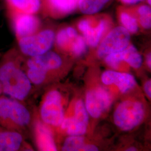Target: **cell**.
<instances>
[{"label":"cell","mask_w":151,"mask_h":151,"mask_svg":"<svg viewBox=\"0 0 151 151\" xmlns=\"http://www.w3.org/2000/svg\"><path fill=\"white\" fill-rule=\"evenodd\" d=\"M10 16L17 40L32 35L39 29L40 21L34 14L18 13L10 15Z\"/></svg>","instance_id":"obj_9"},{"label":"cell","mask_w":151,"mask_h":151,"mask_svg":"<svg viewBox=\"0 0 151 151\" xmlns=\"http://www.w3.org/2000/svg\"><path fill=\"white\" fill-rule=\"evenodd\" d=\"M145 116L142 104L129 100L120 103L114 114L115 124L121 129L128 131L140 124Z\"/></svg>","instance_id":"obj_4"},{"label":"cell","mask_w":151,"mask_h":151,"mask_svg":"<svg viewBox=\"0 0 151 151\" xmlns=\"http://www.w3.org/2000/svg\"><path fill=\"white\" fill-rule=\"evenodd\" d=\"M78 34L75 29L68 27L60 30L56 36V42L58 47L64 48L73 42L77 36Z\"/></svg>","instance_id":"obj_19"},{"label":"cell","mask_w":151,"mask_h":151,"mask_svg":"<svg viewBox=\"0 0 151 151\" xmlns=\"http://www.w3.org/2000/svg\"><path fill=\"white\" fill-rule=\"evenodd\" d=\"M141 25L147 29L151 27V10L148 6H142L138 10Z\"/></svg>","instance_id":"obj_22"},{"label":"cell","mask_w":151,"mask_h":151,"mask_svg":"<svg viewBox=\"0 0 151 151\" xmlns=\"http://www.w3.org/2000/svg\"><path fill=\"white\" fill-rule=\"evenodd\" d=\"M10 15L18 13L34 14L41 6V0H5Z\"/></svg>","instance_id":"obj_14"},{"label":"cell","mask_w":151,"mask_h":151,"mask_svg":"<svg viewBox=\"0 0 151 151\" xmlns=\"http://www.w3.org/2000/svg\"><path fill=\"white\" fill-rule=\"evenodd\" d=\"M31 114L22 101L0 95V126L22 133L31 122Z\"/></svg>","instance_id":"obj_2"},{"label":"cell","mask_w":151,"mask_h":151,"mask_svg":"<svg viewBox=\"0 0 151 151\" xmlns=\"http://www.w3.org/2000/svg\"><path fill=\"white\" fill-rule=\"evenodd\" d=\"M0 10H1V8H0Z\"/></svg>","instance_id":"obj_32"},{"label":"cell","mask_w":151,"mask_h":151,"mask_svg":"<svg viewBox=\"0 0 151 151\" xmlns=\"http://www.w3.org/2000/svg\"><path fill=\"white\" fill-rule=\"evenodd\" d=\"M148 3H149V4H150V5H151V0H148Z\"/></svg>","instance_id":"obj_30"},{"label":"cell","mask_w":151,"mask_h":151,"mask_svg":"<svg viewBox=\"0 0 151 151\" xmlns=\"http://www.w3.org/2000/svg\"><path fill=\"white\" fill-rule=\"evenodd\" d=\"M62 63V61L58 54L48 51L41 55L29 57L25 65L26 67H35L43 70L48 75L49 72L60 68Z\"/></svg>","instance_id":"obj_10"},{"label":"cell","mask_w":151,"mask_h":151,"mask_svg":"<svg viewBox=\"0 0 151 151\" xmlns=\"http://www.w3.org/2000/svg\"><path fill=\"white\" fill-rule=\"evenodd\" d=\"M40 115L44 124L58 127L64 120L62 96L57 90L49 91L44 99L40 109Z\"/></svg>","instance_id":"obj_5"},{"label":"cell","mask_w":151,"mask_h":151,"mask_svg":"<svg viewBox=\"0 0 151 151\" xmlns=\"http://www.w3.org/2000/svg\"><path fill=\"white\" fill-rule=\"evenodd\" d=\"M84 146V139L77 135H71L67 138L62 148L63 151H77L81 150Z\"/></svg>","instance_id":"obj_20"},{"label":"cell","mask_w":151,"mask_h":151,"mask_svg":"<svg viewBox=\"0 0 151 151\" xmlns=\"http://www.w3.org/2000/svg\"><path fill=\"white\" fill-rule=\"evenodd\" d=\"M101 80L103 83L107 85L114 83L122 93L129 91L136 84L135 78L132 75L113 70L105 72L102 75Z\"/></svg>","instance_id":"obj_11"},{"label":"cell","mask_w":151,"mask_h":151,"mask_svg":"<svg viewBox=\"0 0 151 151\" xmlns=\"http://www.w3.org/2000/svg\"><path fill=\"white\" fill-rule=\"evenodd\" d=\"M1 57H2V55H1V53H0V59H1Z\"/></svg>","instance_id":"obj_31"},{"label":"cell","mask_w":151,"mask_h":151,"mask_svg":"<svg viewBox=\"0 0 151 151\" xmlns=\"http://www.w3.org/2000/svg\"><path fill=\"white\" fill-rule=\"evenodd\" d=\"M110 0H80V11L86 15H92L101 11Z\"/></svg>","instance_id":"obj_16"},{"label":"cell","mask_w":151,"mask_h":151,"mask_svg":"<svg viewBox=\"0 0 151 151\" xmlns=\"http://www.w3.org/2000/svg\"><path fill=\"white\" fill-rule=\"evenodd\" d=\"M2 94V87L0 84V95H1Z\"/></svg>","instance_id":"obj_29"},{"label":"cell","mask_w":151,"mask_h":151,"mask_svg":"<svg viewBox=\"0 0 151 151\" xmlns=\"http://www.w3.org/2000/svg\"><path fill=\"white\" fill-rule=\"evenodd\" d=\"M127 151H137V149L134 148V147H130L129 148L127 149Z\"/></svg>","instance_id":"obj_28"},{"label":"cell","mask_w":151,"mask_h":151,"mask_svg":"<svg viewBox=\"0 0 151 151\" xmlns=\"http://www.w3.org/2000/svg\"><path fill=\"white\" fill-rule=\"evenodd\" d=\"M72 52L73 54L80 56L84 54L87 50V43L85 38L78 35L72 43Z\"/></svg>","instance_id":"obj_23"},{"label":"cell","mask_w":151,"mask_h":151,"mask_svg":"<svg viewBox=\"0 0 151 151\" xmlns=\"http://www.w3.org/2000/svg\"><path fill=\"white\" fill-rule=\"evenodd\" d=\"M80 0H48L51 8L60 14H69L78 5Z\"/></svg>","instance_id":"obj_18"},{"label":"cell","mask_w":151,"mask_h":151,"mask_svg":"<svg viewBox=\"0 0 151 151\" xmlns=\"http://www.w3.org/2000/svg\"><path fill=\"white\" fill-rule=\"evenodd\" d=\"M122 24L129 32L135 33L138 32V26L135 18L126 12H123L120 16Z\"/></svg>","instance_id":"obj_21"},{"label":"cell","mask_w":151,"mask_h":151,"mask_svg":"<svg viewBox=\"0 0 151 151\" xmlns=\"http://www.w3.org/2000/svg\"><path fill=\"white\" fill-rule=\"evenodd\" d=\"M146 62H147V64L148 65V66L151 68V55L150 53L147 55V58H146Z\"/></svg>","instance_id":"obj_27"},{"label":"cell","mask_w":151,"mask_h":151,"mask_svg":"<svg viewBox=\"0 0 151 151\" xmlns=\"http://www.w3.org/2000/svg\"><path fill=\"white\" fill-rule=\"evenodd\" d=\"M151 80L146 82L145 86H144V89L145 91L146 92V94L148 96V97L151 98Z\"/></svg>","instance_id":"obj_24"},{"label":"cell","mask_w":151,"mask_h":151,"mask_svg":"<svg viewBox=\"0 0 151 151\" xmlns=\"http://www.w3.org/2000/svg\"><path fill=\"white\" fill-rule=\"evenodd\" d=\"M20 52L7 51L0 59V84L2 94L23 101L29 96L32 83L22 68Z\"/></svg>","instance_id":"obj_1"},{"label":"cell","mask_w":151,"mask_h":151,"mask_svg":"<svg viewBox=\"0 0 151 151\" xmlns=\"http://www.w3.org/2000/svg\"><path fill=\"white\" fill-rule=\"evenodd\" d=\"M35 131L37 145L40 150H57L52 133L47 127L43 123H39L36 126Z\"/></svg>","instance_id":"obj_15"},{"label":"cell","mask_w":151,"mask_h":151,"mask_svg":"<svg viewBox=\"0 0 151 151\" xmlns=\"http://www.w3.org/2000/svg\"><path fill=\"white\" fill-rule=\"evenodd\" d=\"M82 150L86 151H97L99 150L98 148L96 146H94L93 145H84L83 146Z\"/></svg>","instance_id":"obj_25"},{"label":"cell","mask_w":151,"mask_h":151,"mask_svg":"<svg viewBox=\"0 0 151 151\" xmlns=\"http://www.w3.org/2000/svg\"><path fill=\"white\" fill-rule=\"evenodd\" d=\"M23 145L22 133L0 126V151H20Z\"/></svg>","instance_id":"obj_12"},{"label":"cell","mask_w":151,"mask_h":151,"mask_svg":"<svg viewBox=\"0 0 151 151\" xmlns=\"http://www.w3.org/2000/svg\"><path fill=\"white\" fill-rule=\"evenodd\" d=\"M143 0H122L123 2L126 4H129V5H133L135 4L138 2H139Z\"/></svg>","instance_id":"obj_26"},{"label":"cell","mask_w":151,"mask_h":151,"mask_svg":"<svg viewBox=\"0 0 151 151\" xmlns=\"http://www.w3.org/2000/svg\"><path fill=\"white\" fill-rule=\"evenodd\" d=\"M112 102L111 95L103 87H98L87 92L85 107L93 118H98L108 110Z\"/></svg>","instance_id":"obj_7"},{"label":"cell","mask_w":151,"mask_h":151,"mask_svg":"<svg viewBox=\"0 0 151 151\" xmlns=\"http://www.w3.org/2000/svg\"><path fill=\"white\" fill-rule=\"evenodd\" d=\"M129 32L124 27L114 28L101 43L97 51L100 58L124 50L129 44Z\"/></svg>","instance_id":"obj_6"},{"label":"cell","mask_w":151,"mask_h":151,"mask_svg":"<svg viewBox=\"0 0 151 151\" xmlns=\"http://www.w3.org/2000/svg\"><path fill=\"white\" fill-rule=\"evenodd\" d=\"M88 122V112L83 101L80 100L76 104L74 116L63 120L61 127L67 130L69 135L80 136L86 132Z\"/></svg>","instance_id":"obj_8"},{"label":"cell","mask_w":151,"mask_h":151,"mask_svg":"<svg viewBox=\"0 0 151 151\" xmlns=\"http://www.w3.org/2000/svg\"><path fill=\"white\" fill-rule=\"evenodd\" d=\"M106 27L105 20H101L97 27H93L89 21L83 20L78 24V28L83 33L86 43L94 47L98 45Z\"/></svg>","instance_id":"obj_13"},{"label":"cell","mask_w":151,"mask_h":151,"mask_svg":"<svg viewBox=\"0 0 151 151\" xmlns=\"http://www.w3.org/2000/svg\"><path fill=\"white\" fill-rule=\"evenodd\" d=\"M122 60L127 62L133 68H138L142 64V58L137 49L133 45H128L122 51Z\"/></svg>","instance_id":"obj_17"},{"label":"cell","mask_w":151,"mask_h":151,"mask_svg":"<svg viewBox=\"0 0 151 151\" xmlns=\"http://www.w3.org/2000/svg\"><path fill=\"white\" fill-rule=\"evenodd\" d=\"M55 38L54 32L50 29L38 31L32 35L17 40L19 52L29 57L44 54L52 48Z\"/></svg>","instance_id":"obj_3"}]
</instances>
